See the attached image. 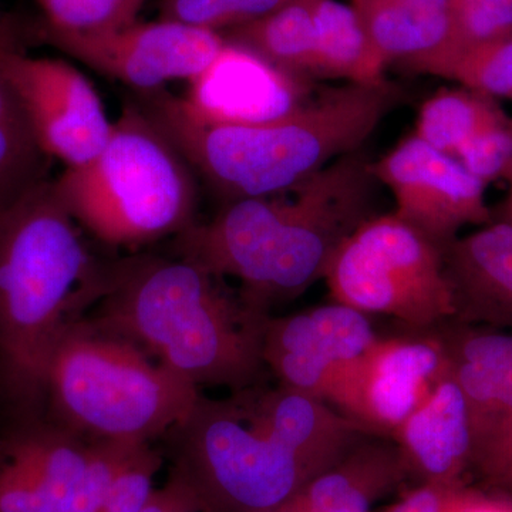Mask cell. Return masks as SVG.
<instances>
[{
    "label": "cell",
    "instance_id": "cell-10",
    "mask_svg": "<svg viewBox=\"0 0 512 512\" xmlns=\"http://www.w3.org/2000/svg\"><path fill=\"white\" fill-rule=\"evenodd\" d=\"M436 329L380 338L340 377L329 406L367 434L392 437L448 372Z\"/></svg>",
    "mask_w": 512,
    "mask_h": 512
},
{
    "label": "cell",
    "instance_id": "cell-30",
    "mask_svg": "<svg viewBox=\"0 0 512 512\" xmlns=\"http://www.w3.org/2000/svg\"><path fill=\"white\" fill-rule=\"evenodd\" d=\"M0 512H49L32 473L0 453Z\"/></svg>",
    "mask_w": 512,
    "mask_h": 512
},
{
    "label": "cell",
    "instance_id": "cell-3",
    "mask_svg": "<svg viewBox=\"0 0 512 512\" xmlns=\"http://www.w3.org/2000/svg\"><path fill=\"white\" fill-rule=\"evenodd\" d=\"M89 319L133 343L175 375L229 392L261 383L262 340L272 313L227 279L180 258L136 255L111 262Z\"/></svg>",
    "mask_w": 512,
    "mask_h": 512
},
{
    "label": "cell",
    "instance_id": "cell-13",
    "mask_svg": "<svg viewBox=\"0 0 512 512\" xmlns=\"http://www.w3.org/2000/svg\"><path fill=\"white\" fill-rule=\"evenodd\" d=\"M370 315L333 302L266 322L262 359L276 383L328 403L340 377L379 339Z\"/></svg>",
    "mask_w": 512,
    "mask_h": 512
},
{
    "label": "cell",
    "instance_id": "cell-7",
    "mask_svg": "<svg viewBox=\"0 0 512 512\" xmlns=\"http://www.w3.org/2000/svg\"><path fill=\"white\" fill-rule=\"evenodd\" d=\"M195 175L134 100L124 104L99 156L66 168L52 183L80 227L110 247L137 248L195 224Z\"/></svg>",
    "mask_w": 512,
    "mask_h": 512
},
{
    "label": "cell",
    "instance_id": "cell-14",
    "mask_svg": "<svg viewBox=\"0 0 512 512\" xmlns=\"http://www.w3.org/2000/svg\"><path fill=\"white\" fill-rule=\"evenodd\" d=\"M466 397L473 470L493 484L512 456V333L451 320L436 329Z\"/></svg>",
    "mask_w": 512,
    "mask_h": 512
},
{
    "label": "cell",
    "instance_id": "cell-28",
    "mask_svg": "<svg viewBox=\"0 0 512 512\" xmlns=\"http://www.w3.org/2000/svg\"><path fill=\"white\" fill-rule=\"evenodd\" d=\"M161 466L163 457L150 443L138 447L114 478L101 512H141L156 490L154 478Z\"/></svg>",
    "mask_w": 512,
    "mask_h": 512
},
{
    "label": "cell",
    "instance_id": "cell-6",
    "mask_svg": "<svg viewBox=\"0 0 512 512\" xmlns=\"http://www.w3.org/2000/svg\"><path fill=\"white\" fill-rule=\"evenodd\" d=\"M200 396L133 343L82 318L50 356L45 417L89 441L150 443L180 426Z\"/></svg>",
    "mask_w": 512,
    "mask_h": 512
},
{
    "label": "cell",
    "instance_id": "cell-31",
    "mask_svg": "<svg viewBox=\"0 0 512 512\" xmlns=\"http://www.w3.org/2000/svg\"><path fill=\"white\" fill-rule=\"evenodd\" d=\"M456 488L451 485L420 483L382 512H447L451 494Z\"/></svg>",
    "mask_w": 512,
    "mask_h": 512
},
{
    "label": "cell",
    "instance_id": "cell-23",
    "mask_svg": "<svg viewBox=\"0 0 512 512\" xmlns=\"http://www.w3.org/2000/svg\"><path fill=\"white\" fill-rule=\"evenodd\" d=\"M40 25L63 32L92 33L136 22L144 0H35Z\"/></svg>",
    "mask_w": 512,
    "mask_h": 512
},
{
    "label": "cell",
    "instance_id": "cell-2",
    "mask_svg": "<svg viewBox=\"0 0 512 512\" xmlns=\"http://www.w3.org/2000/svg\"><path fill=\"white\" fill-rule=\"evenodd\" d=\"M365 151L346 154L292 190L228 202L205 224L175 237L180 258L235 279L272 313L325 279L333 256L376 215L377 187Z\"/></svg>",
    "mask_w": 512,
    "mask_h": 512
},
{
    "label": "cell",
    "instance_id": "cell-17",
    "mask_svg": "<svg viewBox=\"0 0 512 512\" xmlns=\"http://www.w3.org/2000/svg\"><path fill=\"white\" fill-rule=\"evenodd\" d=\"M390 439L419 484L464 485V476L473 470V434L466 397L450 367Z\"/></svg>",
    "mask_w": 512,
    "mask_h": 512
},
{
    "label": "cell",
    "instance_id": "cell-9",
    "mask_svg": "<svg viewBox=\"0 0 512 512\" xmlns=\"http://www.w3.org/2000/svg\"><path fill=\"white\" fill-rule=\"evenodd\" d=\"M36 33L47 45L140 93L163 89L173 80L191 82L225 45L221 33L163 19L92 33L63 32L39 23Z\"/></svg>",
    "mask_w": 512,
    "mask_h": 512
},
{
    "label": "cell",
    "instance_id": "cell-5",
    "mask_svg": "<svg viewBox=\"0 0 512 512\" xmlns=\"http://www.w3.org/2000/svg\"><path fill=\"white\" fill-rule=\"evenodd\" d=\"M402 100V87L387 79L346 83L278 120L211 126L192 119L180 97L167 90L136 93L141 109L173 140L195 174L228 202L292 190L338 158L363 150Z\"/></svg>",
    "mask_w": 512,
    "mask_h": 512
},
{
    "label": "cell",
    "instance_id": "cell-34",
    "mask_svg": "<svg viewBox=\"0 0 512 512\" xmlns=\"http://www.w3.org/2000/svg\"><path fill=\"white\" fill-rule=\"evenodd\" d=\"M265 512H330L322 510V508L315 507V505L309 504L308 501L303 500L301 495L295 493L292 497L284 503L276 505L272 510Z\"/></svg>",
    "mask_w": 512,
    "mask_h": 512
},
{
    "label": "cell",
    "instance_id": "cell-25",
    "mask_svg": "<svg viewBox=\"0 0 512 512\" xmlns=\"http://www.w3.org/2000/svg\"><path fill=\"white\" fill-rule=\"evenodd\" d=\"M450 80L497 100H512V33L467 49Z\"/></svg>",
    "mask_w": 512,
    "mask_h": 512
},
{
    "label": "cell",
    "instance_id": "cell-24",
    "mask_svg": "<svg viewBox=\"0 0 512 512\" xmlns=\"http://www.w3.org/2000/svg\"><path fill=\"white\" fill-rule=\"evenodd\" d=\"M286 0H161L160 19L227 32L274 12Z\"/></svg>",
    "mask_w": 512,
    "mask_h": 512
},
{
    "label": "cell",
    "instance_id": "cell-11",
    "mask_svg": "<svg viewBox=\"0 0 512 512\" xmlns=\"http://www.w3.org/2000/svg\"><path fill=\"white\" fill-rule=\"evenodd\" d=\"M6 72L47 156L66 168L82 167L99 156L113 123L99 93L72 64L26 52V40L10 49Z\"/></svg>",
    "mask_w": 512,
    "mask_h": 512
},
{
    "label": "cell",
    "instance_id": "cell-4",
    "mask_svg": "<svg viewBox=\"0 0 512 512\" xmlns=\"http://www.w3.org/2000/svg\"><path fill=\"white\" fill-rule=\"evenodd\" d=\"M110 269L87 247L52 181L0 212V404L10 424L45 417L53 349L99 302Z\"/></svg>",
    "mask_w": 512,
    "mask_h": 512
},
{
    "label": "cell",
    "instance_id": "cell-1",
    "mask_svg": "<svg viewBox=\"0 0 512 512\" xmlns=\"http://www.w3.org/2000/svg\"><path fill=\"white\" fill-rule=\"evenodd\" d=\"M167 436L174 468L212 512H265L369 434L322 400L261 382L224 399L201 394Z\"/></svg>",
    "mask_w": 512,
    "mask_h": 512
},
{
    "label": "cell",
    "instance_id": "cell-15",
    "mask_svg": "<svg viewBox=\"0 0 512 512\" xmlns=\"http://www.w3.org/2000/svg\"><path fill=\"white\" fill-rule=\"evenodd\" d=\"M311 82L275 69L244 47L225 42L214 62L190 82L181 106L211 126L268 123L301 109L311 97Z\"/></svg>",
    "mask_w": 512,
    "mask_h": 512
},
{
    "label": "cell",
    "instance_id": "cell-33",
    "mask_svg": "<svg viewBox=\"0 0 512 512\" xmlns=\"http://www.w3.org/2000/svg\"><path fill=\"white\" fill-rule=\"evenodd\" d=\"M447 512H512V500L500 495L480 493L461 485L451 494Z\"/></svg>",
    "mask_w": 512,
    "mask_h": 512
},
{
    "label": "cell",
    "instance_id": "cell-12",
    "mask_svg": "<svg viewBox=\"0 0 512 512\" xmlns=\"http://www.w3.org/2000/svg\"><path fill=\"white\" fill-rule=\"evenodd\" d=\"M372 173L392 192L394 214L441 248L467 225L493 222L485 185L414 133L372 161Z\"/></svg>",
    "mask_w": 512,
    "mask_h": 512
},
{
    "label": "cell",
    "instance_id": "cell-36",
    "mask_svg": "<svg viewBox=\"0 0 512 512\" xmlns=\"http://www.w3.org/2000/svg\"><path fill=\"white\" fill-rule=\"evenodd\" d=\"M493 485L497 487L508 488L512 490V456L508 461L507 466L504 467L503 473L498 476L497 480L494 481Z\"/></svg>",
    "mask_w": 512,
    "mask_h": 512
},
{
    "label": "cell",
    "instance_id": "cell-22",
    "mask_svg": "<svg viewBox=\"0 0 512 512\" xmlns=\"http://www.w3.org/2000/svg\"><path fill=\"white\" fill-rule=\"evenodd\" d=\"M497 99L466 86L443 87L419 110L416 134L424 143L456 158L458 151L488 128L507 119Z\"/></svg>",
    "mask_w": 512,
    "mask_h": 512
},
{
    "label": "cell",
    "instance_id": "cell-35",
    "mask_svg": "<svg viewBox=\"0 0 512 512\" xmlns=\"http://www.w3.org/2000/svg\"><path fill=\"white\" fill-rule=\"evenodd\" d=\"M497 221L508 222L512 224V183L510 184V191H508L507 197L501 204L500 210H498Z\"/></svg>",
    "mask_w": 512,
    "mask_h": 512
},
{
    "label": "cell",
    "instance_id": "cell-26",
    "mask_svg": "<svg viewBox=\"0 0 512 512\" xmlns=\"http://www.w3.org/2000/svg\"><path fill=\"white\" fill-rule=\"evenodd\" d=\"M143 444L146 443L92 441L89 460L74 488L67 512H101L114 478Z\"/></svg>",
    "mask_w": 512,
    "mask_h": 512
},
{
    "label": "cell",
    "instance_id": "cell-32",
    "mask_svg": "<svg viewBox=\"0 0 512 512\" xmlns=\"http://www.w3.org/2000/svg\"><path fill=\"white\" fill-rule=\"evenodd\" d=\"M194 490V484L174 468L167 483L153 491L141 512H175Z\"/></svg>",
    "mask_w": 512,
    "mask_h": 512
},
{
    "label": "cell",
    "instance_id": "cell-29",
    "mask_svg": "<svg viewBox=\"0 0 512 512\" xmlns=\"http://www.w3.org/2000/svg\"><path fill=\"white\" fill-rule=\"evenodd\" d=\"M451 8L463 53L512 33V0H451Z\"/></svg>",
    "mask_w": 512,
    "mask_h": 512
},
{
    "label": "cell",
    "instance_id": "cell-21",
    "mask_svg": "<svg viewBox=\"0 0 512 512\" xmlns=\"http://www.w3.org/2000/svg\"><path fill=\"white\" fill-rule=\"evenodd\" d=\"M316 29V79L375 84L386 80V60L373 45L353 6L312 0Z\"/></svg>",
    "mask_w": 512,
    "mask_h": 512
},
{
    "label": "cell",
    "instance_id": "cell-8",
    "mask_svg": "<svg viewBox=\"0 0 512 512\" xmlns=\"http://www.w3.org/2000/svg\"><path fill=\"white\" fill-rule=\"evenodd\" d=\"M325 282L333 302L390 316L414 332L456 320L444 248L394 212L369 218L340 245Z\"/></svg>",
    "mask_w": 512,
    "mask_h": 512
},
{
    "label": "cell",
    "instance_id": "cell-16",
    "mask_svg": "<svg viewBox=\"0 0 512 512\" xmlns=\"http://www.w3.org/2000/svg\"><path fill=\"white\" fill-rule=\"evenodd\" d=\"M352 6L387 66L450 80L463 53L451 0H353Z\"/></svg>",
    "mask_w": 512,
    "mask_h": 512
},
{
    "label": "cell",
    "instance_id": "cell-18",
    "mask_svg": "<svg viewBox=\"0 0 512 512\" xmlns=\"http://www.w3.org/2000/svg\"><path fill=\"white\" fill-rule=\"evenodd\" d=\"M458 322L512 326V224L494 221L444 248Z\"/></svg>",
    "mask_w": 512,
    "mask_h": 512
},
{
    "label": "cell",
    "instance_id": "cell-27",
    "mask_svg": "<svg viewBox=\"0 0 512 512\" xmlns=\"http://www.w3.org/2000/svg\"><path fill=\"white\" fill-rule=\"evenodd\" d=\"M458 163L487 187L495 181L512 183V117L473 138L456 156Z\"/></svg>",
    "mask_w": 512,
    "mask_h": 512
},
{
    "label": "cell",
    "instance_id": "cell-19",
    "mask_svg": "<svg viewBox=\"0 0 512 512\" xmlns=\"http://www.w3.org/2000/svg\"><path fill=\"white\" fill-rule=\"evenodd\" d=\"M26 37L28 29L18 16L0 15V212L49 180L52 160L37 143L25 106L6 72V56Z\"/></svg>",
    "mask_w": 512,
    "mask_h": 512
},
{
    "label": "cell",
    "instance_id": "cell-20",
    "mask_svg": "<svg viewBox=\"0 0 512 512\" xmlns=\"http://www.w3.org/2000/svg\"><path fill=\"white\" fill-rule=\"evenodd\" d=\"M225 42L244 47L295 79H316V29L312 0H286L274 12L224 32Z\"/></svg>",
    "mask_w": 512,
    "mask_h": 512
}]
</instances>
